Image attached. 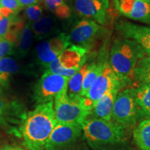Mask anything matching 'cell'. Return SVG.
Segmentation results:
<instances>
[{
    "label": "cell",
    "instance_id": "603a6c76",
    "mask_svg": "<svg viewBox=\"0 0 150 150\" xmlns=\"http://www.w3.org/2000/svg\"><path fill=\"white\" fill-rule=\"evenodd\" d=\"M31 40H32V29H31V23L27 22L24 25L18 42L15 45V47H16V54L20 57H24L28 53L31 47Z\"/></svg>",
    "mask_w": 150,
    "mask_h": 150
},
{
    "label": "cell",
    "instance_id": "e0dca14e",
    "mask_svg": "<svg viewBox=\"0 0 150 150\" xmlns=\"http://www.w3.org/2000/svg\"><path fill=\"white\" fill-rule=\"evenodd\" d=\"M20 70V65L16 60L4 57L0 60V90L8 87L11 77Z\"/></svg>",
    "mask_w": 150,
    "mask_h": 150
},
{
    "label": "cell",
    "instance_id": "7a4b0ae2",
    "mask_svg": "<svg viewBox=\"0 0 150 150\" xmlns=\"http://www.w3.org/2000/svg\"><path fill=\"white\" fill-rule=\"evenodd\" d=\"M145 56V51L134 40L124 38L114 41L108 64L119 78L122 86L132 83L137 63Z\"/></svg>",
    "mask_w": 150,
    "mask_h": 150
},
{
    "label": "cell",
    "instance_id": "5bb4252c",
    "mask_svg": "<svg viewBox=\"0 0 150 150\" xmlns=\"http://www.w3.org/2000/svg\"><path fill=\"white\" fill-rule=\"evenodd\" d=\"M118 8L127 18L150 24V0H120Z\"/></svg>",
    "mask_w": 150,
    "mask_h": 150
},
{
    "label": "cell",
    "instance_id": "30bf717a",
    "mask_svg": "<svg viewBox=\"0 0 150 150\" xmlns=\"http://www.w3.org/2000/svg\"><path fill=\"white\" fill-rule=\"evenodd\" d=\"M81 126L56 124L45 146V150H56L74 142L81 134Z\"/></svg>",
    "mask_w": 150,
    "mask_h": 150
},
{
    "label": "cell",
    "instance_id": "5b68a950",
    "mask_svg": "<svg viewBox=\"0 0 150 150\" xmlns=\"http://www.w3.org/2000/svg\"><path fill=\"white\" fill-rule=\"evenodd\" d=\"M122 87L119 78L108 64L92 83L86 96L81 98L80 104L91 112L95 104L105 94L115 88Z\"/></svg>",
    "mask_w": 150,
    "mask_h": 150
},
{
    "label": "cell",
    "instance_id": "484cf974",
    "mask_svg": "<svg viewBox=\"0 0 150 150\" xmlns=\"http://www.w3.org/2000/svg\"><path fill=\"white\" fill-rule=\"evenodd\" d=\"M25 16L29 22H35L42 18V9L37 4L29 6L25 9Z\"/></svg>",
    "mask_w": 150,
    "mask_h": 150
},
{
    "label": "cell",
    "instance_id": "d4e9b609",
    "mask_svg": "<svg viewBox=\"0 0 150 150\" xmlns=\"http://www.w3.org/2000/svg\"><path fill=\"white\" fill-rule=\"evenodd\" d=\"M23 8L18 0H0V12L3 17L17 16Z\"/></svg>",
    "mask_w": 150,
    "mask_h": 150
},
{
    "label": "cell",
    "instance_id": "44dd1931",
    "mask_svg": "<svg viewBox=\"0 0 150 150\" xmlns=\"http://www.w3.org/2000/svg\"><path fill=\"white\" fill-rule=\"evenodd\" d=\"M137 145L142 150H150V118L141 122L134 131Z\"/></svg>",
    "mask_w": 150,
    "mask_h": 150
},
{
    "label": "cell",
    "instance_id": "1f68e13d",
    "mask_svg": "<svg viewBox=\"0 0 150 150\" xmlns=\"http://www.w3.org/2000/svg\"><path fill=\"white\" fill-rule=\"evenodd\" d=\"M2 18H3V16H1V12H0V20H1V19Z\"/></svg>",
    "mask_w": 150,
    "mask_h": 150
},
{
    "label": "cell",
    "instance_id": "83f0119b",
    "mask_svg": "<svg viewBox=\"0 0 150 150\" xmlns=\"http://www.w3.org/2000/svg\"><path fill=\"white\" fill-rule=\"evenodd\" d=\"M15 45L5 39H2L0 42V60L6 57L8 54H12L14 52Z\"/></svg>",
    "mask_w": 150,
    "mask_h": 150
},
{
    "label": "cell",
    "instance_id": "836d02e7",
    "mask_svg": "<svg viewBox=\"0 0 150 150\" xmlns=\"http://www.w3.org/2000/svg\"><path fill=\"white\" fill-rule=\"evenodd\" d=\"M63 1H68V0H63Z\"/></svg>",
    "mask_w": 150,
    "mask_h": 150
},
{
    "label": "cell",
    "instance_id": "cb8c5ba5",
    "mask_svg": "<svg viewBox=\"0 0 150 150\" xmlns=\"http://www.w3.org/2000/svg\"><path fill=\"white\" fill-rule=\"evenodd\" d=\"M45 6L56 16L66 19L71 16V9L63 0H42Z\"/></svg>",
    "mask_w": 150,
    "mask_h": 150
},
{
    "label": "cell",
    "instance_id": "9a60e30c",
    "mask_svg": "<svg viewBox=\"0 0 150 150\" xmlns=\"http://www.w3.org/2000/svg\"><path fill=\"white\" fill-rule=\"evenodd\" d=\"M120 88H115L106 93L95 104L90 115L94 117L104 120L110 121L112 119V112L116 97Z\"/></svg>",
    "mask_w": 150,
    "mask_h": 150
},
{
    "label": "cell",
    "instance_id": "ac0fdd59",
    "mask_svg": "<svg viewBox=\"0 0 150 150\" xmlns=\"http://www.w3.org/2000/svg\"><path fill=\"white\" fill-rule=\"evenodd\" d=\"M31 27L35 36L38 39L52 35L55 32L56 28L55 20L49 16L42 17L38 21L33 22Z\"/></svg>",
    "mask_w": 150,
    "mask_h": 150
},
{
    "label": "cell",
    "instance_id": "8fae6325",
    "mask_svg": "<svg viewBox=\"0 0 150 150\" xmlns=\"http://www.w3.org/2000/svg\"><path fill=\"white\" fill-rule=\"evenodd\" d=\"M73 6L80 16L91 19L102 25L106 22L108 0H74Z\"/></svg>",
    "mask_w": 150,
    "mask_h": 150
},
{
    "label": "cell",
    "instance_id": "52a82bcc",
    "mask_svg": "<svg viewBox=\"0 0 150 150\" xmlns=\"http://www.w3.org/2000/svg\"><path fill=\"white\" fill-rule=\"evenodd\" d=\"M69 78L46 71L34 88V99L41 104L53 101L56 97L67 93Z\"/></svg>",
    "mask_w": 150,
    "mask_h": 150
},
{
    "label": "cell",
    "instance_id": "277c9868",
    "mask_svg": "<svg viewBox=\"0 0 150 150\" xmlns=\"http://www.w3.org/2000/svg\"><path fill=\"white\" fill-rule=\"evenodd\" d=\"M87 53L86 49L72 45L50 63L47 71L70 78L86 63Z\"/></svg>",
    "mask_w": 150,
    "mask_h": 150
},
{
    "label": "cell",
    "instance_id": "6da1fadb",
    "mask_svg": "<svg viewBox=\"0 0 150 150\" xmlns=\"http://www.w3.org/2000/svg\"><path fill=\"white\" fill-rule=\"evenodd\" d=\"M56 124L53 101L38 105L22 127L25 145L30 150H43Z\"/></svg>",
    "mask_w": 150,
    "mask_h": 150
},
{
    "label": "cell",
    "instance_id": "d6986e66",
    "mask_svg": "<svg viewBox=\"0 0 150 150\" xmlns=\"http://www.w3.org/2000/svg\"><path fill=\"white\" fill-rule=\"evenodd\" d=\"M133 82L138 86L150 83V56H143L138 61L133 74Z\"/></svg>",
    "mask_w": 150,
    "mask_h": 150
},
{
    "label": "cell",
    "instance_id": "ffe728a7",
    "mask_svg": "<svg viewBox=\"0 0 150 150\" xmlns=\"http://www.w3.org/2000/svg\"><path fill=\"white\" fill-rule=\"evenodd\" d=\"M135 94L139 112L150 117V83L138 86L135 88Z\"/></svg>",
    "mask_w": 150,
    "mask_h": 150
},
{
    "label": "cell",
    "instance_id": "d6a6232c",
    "mask_svg": "<svg viewBox=\"0 0 150 150\" xmlns=\"http://www.w3.org/2000/svg\"><path fill=\"white\" fill-rule=\"evenodd\" d=\"M1 40H2V39H1V38H0V42H1Z\"/></svg>",
    "mask_w": 150,
    "mask_h": 150
},
{
    "label": "cell",
    "instance_id": "7402d4cb",
    "mask_svg": "<svg viewBox=\"0 0 150 150\" xmlns=\"http://www.w3.org/2000/svg\"><path fill=\"white\" fill-rule=\"evenodd\" d=\"M108 64L106 60L101 59L97 63H91L90 67L84 77L81 90V97L86 96L91 88L92 83L97 76L102 73L105 67Z\"/></svg>",
    "mask_w": 150,
    "mask_h": 150
},
{
    "label": "cell",
    "instance_id": "3957f363",
    "mask_svg": "<svg viewBox=\"0 0 150 150\" xmlns=\"http://www.w3.org/2000/svg\"><path fill=\"white\" fill-rule=\"evenodd\" d=\"M81 129L86 140L95 145L116 143L125 137V127L115 122L99 118H87Z\"/></svg>",
    "mask_w": 150,
    "mask_h": 150
},
{
    "label": "cell",
    "instance_id": "4fadbf2b",
    "mask_svg": "<svg viewBox=\"0 0 150 150\" xmlns=\"http://www.w3.org/2000/svg\"><path fill=\"white\" fill-rule=\"evenodd\" d=\"M116 29L125 38L138 43L150 56V27L138 25L127 21H120L116 24Z\"/></svg>",
    "mask_w": 150,
    "mask_h": 150
},
{
    "label": "cell",
    "instance_id": "8992f818",
    "mask_svg": "<svg viewBox=\"0 0 150 150\" xmlns=\"http://www.w3.org/2000/svg\"><path fill=\"white\" fill-rule=\"evenodd\" d=\"M54 112L56 122L80 125L83 124L90 115L80 102L72 100L64 93L56 97L54 102Z\"/></svg>",
    "mask_w": 150,
    "mask_h": 150
},
{
    "label": "cell",
    "instance_id": "9c48e42d",
    "mask_svg": "<svg viewBox=\"0 0 150 150\" xmlns=\"http://www.w3.org/2000/svg\"><path fill=\"white\" fill-rule=\"evenodd\" d=\"M70 45L69 35L63 33L42 41L36 47V56L38 63L47 68L50 63L65 49L68 47Z\"/></svg>",
    "mask_w": 150,
    "mask_h": 150
},
{
    "label": "cell",
    "instance_id": "2e32d148",
    "mask_svg": "<svg viewBox=\"0 0 150 150\" xmlns=\"http://www.w3.org/2000/svg\"><path fill=\"white\" fill-rule=\"evenodd\" d=\"M91 63H85L76 72L69 78L67 88V95L70 99L80 102L81 98V90L83 81Z\"/></svg>",
    "mask_w": 150,
    "mask_h": 150
},
{
    "label": "cell",
    "instance_id": "f1b7e54d",
    "mask_svg": "<svg viewBox=\"0 0 150 150\" xmlns=\"http://www.w3.org/2000/svg\"><path fill=\"white\" fill-rule=\"evenodd\" d=\"M8 104L4 99L0 97V122L2 121L4 115H5V112L8 109Z\"/></svg>",
    "mask_w": 150,
    "mask_h": 150
},
{
    "label": "cell",
    "instance_id": "4316f807",
    "mask_svg": "<svg viewBox=\"0 0 150 150\" xmlns=\"http://www.w3.org/2000/svg\"><path fill=\"white\" fill-rule=\"evenodd\" d=\"M16 16L10 17H3L0 20V38L4 39L6 35L9 31L10 27Z\"/></svg>",
    "mask_w": 150,
    "mask_h": 150
},
{
    "label": "cell",
    "instance_id": "f546056e",
    "mask_svg": "<svg viewBox=\"0 0 150 150\" xmlns=\"http://www.w3.org/2000/svg\"><path fill=\"white\" fill-rule=\"evenodd\" d=\"M22 6H29L31 5H35L38 2L39 0H18Z\"/></svg>",
    "mask_w": 150,
    "mask_h": 150
},
{
    "label": "cell",
    "instance_id": "7c38bea8",
    "mask_svg": "<svg viewBox=\"0 0 150 150\" xmlns=\"http://www.w3.org/2000/svg\"><path fill=\"white\" fill-rule=\"evenodd\" d=\"M101 27L96 22L88 19H83L77 22L71 30L69 38L70 42L75 45L81 46L86 49L96 38Z\"/></svg>",
    "mask_w": 150,
    "mask_h": 150
},
{
    "label": "cell",
    "instance_id": "ba28073f",
    "mask_svg": "<svg viewBox=\"0 0 150 150\" xmlns=\"http://www.w3.org/2000/svg\"><path fill=\"white\" fill-rule=\"evenodd\" d=\"M139 112L135 88H126L117 93L112 108L113 122L124 127L128 126L136 122Z\"/></svg>",
    "mask_w": 150,
    "mask_h": 150
},
{
    "label": "cell",
    "instance_id": "4dcf8cb0",
    "mask_svg": "<svg viewBox=\"0 0 150 150\" xmlns=\"http://www.w3.org/2000/svg\"><path fill=\"white\" fill-rule=\"evenodd\" d=\"M0 150H23L22 148L18 147V146L13 145H4L2 147L0 148Z\"/></svg>",
    "mask_w": 150,
    "mask_h": 150
}]
</instances>
